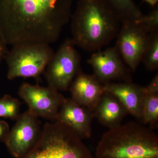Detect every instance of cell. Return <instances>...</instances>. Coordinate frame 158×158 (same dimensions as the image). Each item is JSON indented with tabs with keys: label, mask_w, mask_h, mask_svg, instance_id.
<instances>
[{
	"label": "cell",
	"mask_w": 158,
	"mask_h": 158,
	"mask_svg": "<svg viewBox=\"0 0 158 158\" xmlns=\"http://www.w3.org/2000/svg\"><path fill=\"white\" fill-rule=\"evenodd\" d=\"M104 89L117 98L128 113L141 121L143 87L131 82H110L104 85Z\"/></svg>",
	"instance_id": "4fadbf2b"
},
{
	"label": "cell",
	"mask_w": 158,
	"mask_h": 158,
	"mask_svg": "<svg viewBox=\"0 0 158 158\" xmlns=\"http://www.w3.org/2000/svg\"><path fill=\"white\" fill-rule=\"evenodd\" d=\"M148 34L158 32V9H156L147 15H143L136 21Z\"/></svg>",
	"instance_id": "d6986e66"
},
{
	"label": "cell",
	"mask_w": 158,
	"mask_h": 158,
	"mask_svg": "<svg viewBox=\"0 0 158 158\" xmlns=\"http://www.w3.org/2000/svg\"><path fill=\"white\" fill-rule=\"evenodd\" d=\"M117 14L121 23L137 21L143 15L133 0H102Z\"/></svg>",
	"instance_id": "9a60e30c"
},
{
	"label": "cell",
	"mask_w": 158,
	"mask_h": 158,
	"mask_svg": "<svg viewBox=\"0 0 158 158\" xmlns=\"http://www.w3.org/2000/svg\"><path fill=\"white\" fill-rule=\"evenodd\" d=\"M70 20L73 42L90 52L109 44L121 25L117 14L102 0H79Z\"/></svg>",
	"instance_id": "7a4b0ae2"
},
{
	"label": "cell",
	"mask_w": 158,
	"mask_h": 158,
	"mask_svg": "<svg viewBox=\"0 0 158 158\" xmlns=\"http://www.w3.org/2000/svg\"><path fill=\"white\" fill-rule=\"evenodd\" d=\"M69 89L73 100L93 111L104 92V85L94 75L84 73L81 70L75 77Z\"/></svg>",
	"instance_id": "7c38bea8"
},
{
	"label": "cell",
	"mask_w": 158,
	"mask_h": 158,
	"mask_svg": "<svg viewBox=\"0 0 158 158\" xmlns=\"http://www.w3.org/2000/svg\"><path fill=\"white\" fill-rule=\"evenodd\" d=\"M141 62L148 70L152 71L158 68V32L150 34Z\"/></svg>",
	"instance_id": "e0dca14e"
},
{
	"label": "cell",
	"mask_w": 158,
	"mask_h": 158,
	"mask_svg": "<svg viewBox=\"0 0 158 158\" xmlns=\"http://www.w3.org/2000/svg\"><path fill=\"white\" fill-rule=\"evenodd\" d=\"M96 158H158V136L152 129L131 122L102 136Z\"/></svg>",
	"instance_id": "3957f363"
},
{
	"label": "cell",
	"mask_w": 158,
	"mask_h": 158,
	"mask_svg": "<svg viewBox=\"0 0 158 158\" xmlns=\"http://www.w3.org/2000/svg\"><path fill=\"white\" fill-rule=\"evenodd\" d=\"M94 117L93 111L78 104L71 98H65L55 121L70 128L83 140L91 136Z\"/></svg>",
	"instance_id": "8fae6325"
},
{
	"label": "cell",
	"mask_w": 158,
	"mask_h": 158,
	"mask_svg": "<svg viewBox=\"0 0 158 158\" xmlns=\"http://www.w3.org/2000/svg\"><path fill=\"white\" fill-rule=\"evenodd\" d=\"M71 39L65 41L49 62L45 76L48 86L66 91L81 69V59Z\"/></svg>",
	"instance_id": "8992f818"
},
{
	"label": "cell",
	"mask_w": 158,
	"mask_h": 158,
	"mask_svg": "<svg viewBox=\"0 0 158 158\" xmlns=\"http://www.w3.org/2000/svg\"><path fill=\"white\" fill-rule=\"evenodd\" d=\"M41 131L38 117L27 111L16 119L4 142L13 157L22 158L37 144Z\"/></svg>",
	"instance_id": "ba28073f"
},
{
	"label": "cell",
	"mask_w": 158,
	"mask_h": 158,
	"mask_svg": "<svg viewBox=\"0 0 158 158\" xmlns=\"http://www.w3.org/2000/svg\"><path fill=\"white\" fill-rule=\"evenodd\" d=\"M94 158H96L94 156Z\"/></svg>",
	"instance_id": "cb8c5ba5"
},
{
	"label": "cell",
	"mask_w": 158,
	"mask_h": 158,
	"mask_svg": "<svg viewBox=\"0 0 158 158\" xmlns=\"http://www.w3.org/2000/svg\"><path fill=\"white\" fill-rule=\"evenodd\" d=\"M149 35L135 21L121 23L115 46L132 71H135L141 62Z\"/></svg>",
	"instance_id": "9c48e42d"
},
{
	"label": "cell",
	"mask_w": 158,
	"mask_h": 158,
	"mask_svg": "<svg viewBox=\"0 0 158 158\" xmlns=\"http://www.w3.org/2000/svg\"><path fill=\"white\" fill-rule=\"evenodd\" d=\"M95 77L103 85L116 81H130V73L126 64L116 46L98 51L88 59Z\"/></svg>",
	"instance_id": "30bf717a"
},
{
	"label": "cell",
	"mask_w": 158,
	"mask_h": 158,
	"mask_svg": "<svg viewBox=\"0 0 158 158\" xmlns=\"http://www.w3.org/2000/svg\"><path fill=\"white\" fill-rule=\"evenodd\" d=\"M90 150L70 128L55 121L46 123L38 142L22 158H94Z\"/></svg>",
	"instance_id": "277c9868"
},
{
	"label": "cell",
	"mask_w": 158,
	"mask_h": 158,
	"mask_svg": "<svg viewBox=\"0 0 158 158\" xmlns=\"http://www.w3.org/2000/svg\"><path fill=\"white\" fill-rule=\"evenodd\" d=\"M20 97L28 107V111L37 117L51 122L56 119L59 109L65 98L55 88L23 83L18 90Z\"/></svg>",
	"instance_id": "52a82bcc"
},
{
	"label": "cell",
	"mask_w": 158,
	"mask_h": 158,
	"mask_svg": "<svg viewBox=\"0 0 158 158\" xmlns=\"http://www.w3.org/2000/svg\"><path fill=\"white\" fill-rule=\"evenodd\" d=\"M7 41L2 29L0 28V65L3 59H5L6 54L8 52Z\"/></svg>",
	"instance_id": "ffe728a7"
},
{
	"label": "cell",
	"mask_w": 158,
	"mask_h": 158,
	"mask_svg": "<svg viewBox=\"0 0 158 158\" xmlns=\"http://www.w3.org/2000/svg\"><path fill=\"white\" fill-rule=\"evenodd\" d=\"M9 123L6 121L0 120V141L4 142L10 131Z\"/></svg>",
	"instance_id": "44dd1931"
},
{
	"label": "cell",
	"mask_w": 158,
	"mask_h": 158,
	"mask_svg": "<svg viewBox=\"0 0 158 158\" xmlns=\"http://www.w3.org/2000/svg\"><path fill=\"white\" fill-rule=\"evenodd\" d=\"M12 46L5 58L9 80L39 77L55 53L47 44L27 43Z\"/></svg>",
	"instance_id": "5b68a950"
},
{
	"label": "cell",
	"mask_w": 158,
	"mask_h": 158,
	"mask_svg": "<svg viewBox=\"0 0 158 158\" xmlns=\"http://www.w3.org/2000/svg\"><path fill=\"white\" fill-rule=\"evenodd\" d=\"M73 0H0V28L8 44L59 39L70 21Z\"/></svg>",
	"instance_id": "6da1fadb"
},
{
	"label": "cell",
	"mask_w": 158,
	"mask_h": 158,
	"mask_svg": "<svg viewBox=\"0 0 158 158\" xmlns=\"http://www.w3.org/2000/svg\"><path fill=\"white\" fill-rule=\"evenodd\" d=\"M143 88L141 106V124L157 126L158 122V92H149Z\"/></svg>",
	"instance_id": "2e32d148"
},
{
	"label": "cell",
	"mask_w": 158,
	"mask_h": 158,
	"mask_svg": "<svg viewBox=\"0 0 158 158\" xmlns=\"http://www.w3.org/2000/svg\"><path fill=\"white\" fill-rule=\"evenodd\" d=\"M94 117L101 124L110 129L117 127L128 112L117 98L104 91L93 111Z\"/></svg>",
	"instance_id": "5bb4252c"
},
{
	"label": "cell",
	"mask_w": 158,
	"mask_h": 158,
	"mask_svg": "<svg viewBox=\"0 0 158 158\" xmlns=\"http://www.w3.org/2000/svg\"><path fill=\"white\" fill-rule=\"evenodd\" d=\"M20 102L18 99L6 94L0 98V117L16 120L20 115Z\"/></svg>",
	"instance_id": "ac0fdd59"
},
{
	"label": "cell",
	"mask_w": 158,
	"mask_h": 158,
	"mask_svg": "<svg viewBox=\"0 0 158 158\" xmlns=\"http://www.w3.org/2000/svg\"><path fill=\"white\" fill-rule=\"evenodd\" d=\"M144 88L146 91L149 92H158V75L157 74L149 84Z\"/></svg>",
	"instance_id": "7402d4cb"
},
{
	"label": "cell",
	"mask_w": 158,
	"mask_h": 158,
	"mask_svg": "<svg viewBox=\"0 0 158 158\" xmlns=\"http://www.w3.org/2000/svg\"><path fill=\"white\" fill-rule=\"evenodd\" d=\"M152 6H155L157 4L158 0H144Z\"/></svg>",
	"instance_id": "603a6c76"
}]
</instances>
